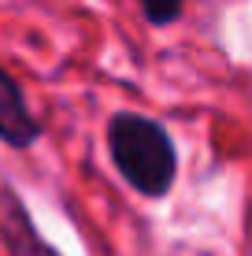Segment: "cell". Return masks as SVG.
<instances>
[{
  "mask_svg": "<svg viewBox=\"0 0 252 256\" xmlns=\"http://www.w3.org/2000/svg\"><path fill=\"white\" fill-rule=\"evenodd\" d=\"M108 148L111 160L123 171V178L145 197H163L175 186L178 171V152L171 134L156 119L134 116V112H119L108 122Z\"/></svg>",
  "mask_w": 252,
  "mask_h": 256,
  "instance_id": "6da1fadb",
  "label": "cell"
},
{
  "mask_svg": "<svg viewBox=\"0 0 252 256\" xmlns=\"http://www.w3.org/2000/svg\"><path fill=\"white\" fill-rule=\"evenodd\" d=\"M0 234L11 256H59L45 238L37 234L30 212L22 208L19 193L11 186H0Z\"/></svg>",
  "mask_w": 252,
  "mask_h": 256,
  "instance_id": "7a4b0ae2",
  "label": "cell"
},
{
  "mask_svg": "<svg viewBox=\"0 0 252 256\" xmlns=\"http://www.w3.org/2000/svg\"><path fill=\"white\" fill-rule=\"evenodd\" d=\"M37 134H41V122L33 119L19 82L0 67V138L11 148H26L37 141Z\"/></svg>",
  "mask_w": 252,
  "mask_h": 256,
  "instance_id": "3957f363",
  "label": "cell"
},
{
  "mask_svg": "<svg viewBox=\"0 0 252 256\" xmlns=\"http://www.w3.org/2000/svg\"><path fill=\"white\" fill-rule=\"evenodd\" d=\"M137 4H141V12L149 15V22H156V26H167V22H175L178 15H182L186 0H137Z\"/></svg>",
  "mask_w": 252,
  "mask_h": 256,
  "instance_id": "277c9868",
  "label": "cell"
}]
</instances>
